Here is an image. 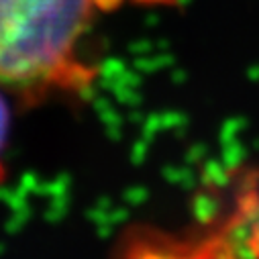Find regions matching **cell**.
<instances>
[{
  "label": "cell",
  "mask_w": 259,
  "mask_h": 259,
  "mask_svg": "<svg viewBox=\"0 0 259 259\" xmlns=\"http://www.w3.org/2000/svg\"><path fill=\"white\" fill-rule=\"evenodd\" d=\"M98 0H0V84L25 96L84 90L80 49Z\"/></svg>",
  "instance_id": "6da1fadb"
},
{
  "label": "cell",
  "mask_w": 259,
  "mask_h": 259,
  "mask_svg": "<svg viewBox=\"0 0 259 259\" xmlns=\"http://www.w3.org/2000/svg\"><path fill=\"white\" fill-rule=\"evenodd\" d=\"M251 212L247 219H241L233 227V239H229L233 245H237L235 253H247V255H259V204L249 208Z\"/></svg>",
  "instance_id": "7a4b0ae2"
},
{
  "label": "cell",
  "mask_w": 259,
  "mask_h": 259,
  "mask_svg": "<svg viewBox=\"0 0 259 259\" xmlns=\"http://www.w3.org/2000/svg\"><path fill=\"white\" fill-rule=\"evenodd\" d=\"M7 133H9V108L5 98L0 96V180H3V149L7 143Z\"/></svg>",
  "instance_id": "3957f363"
}]
</instances>
